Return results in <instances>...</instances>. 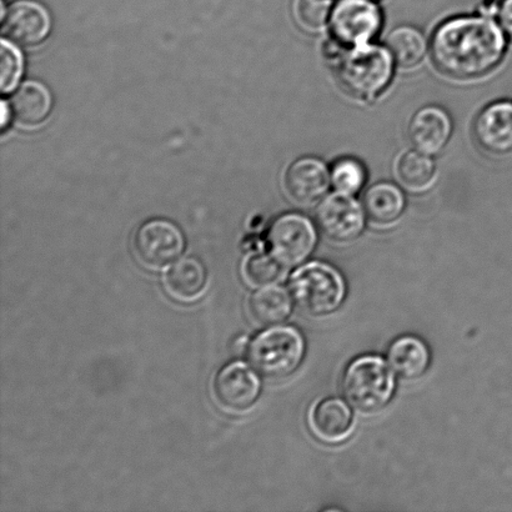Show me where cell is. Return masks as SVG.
<instances>
[{
	"label": "cell",
	"instance_id": "cell-3",
	"mask_svg": "<svg viewBox=\"0 0 512 512\" xmlns=\"http://www.w3.org/2000/svg\"><path fill=\"white\" fill-rule=\"evenodd\" d=\"M341 388L353 408L364 414L378 413L393 399L394 370L379 356H361L346 368Z\"/></svg>",
	"mask_w": 512,
	"mask_h": 512
},
{
	"label": "cell",
	"instance_id": "cell-20",
	"mask_svg": "<svg viewBox=\"0 0 512 512\" xmlns=\"http://www.w3.org/2000/svg\"><path fill=\"white\" fill-rule=\"evenodd\" d=\"M52 95L43 84L24 83L13 95L12 110L15 119L24 125H37L48 117Z\"/></svg>",
	"mask_w": 512,
	"mask_h": 512
},
{
	"label": "cell",
	"instance_id": "cell-1",
	"mask_svg": "<svg viewBox=\"0 0 512 512\" xmlns=\"http://www.w3.org/2000/svg\"><path fill=\"white\" fill-rule=\"evenodd\" d=\"M509 37L488 15H459L441 23L430 40L435 67L446 77L471 80L493 72L503 62Z\"/></svg>",
	"mask_w": 512,
	"mask_h": 512
},
{
	"label": "cell",
	"instance_id": "cell-17",
	"mask_svg": "<svg viewBox=\"0 0 512 512\" xmlns=\"http://www.w3.org/2000/svg\"><path fill=\"white\" fill-rule=\"evenodd\" d=\"M363 205L371 222L376 225H390L399 220L406 207L403 190L389 182H380L366 190Z\"/></svg>",
	"mask_w": 512,
	"mask_h": 512
},
{
	"label": "cell",
	"instance_id": "cell-9",
	"mask_svg": "<svg viewBox=\"0 0 512 512\" xmlns=\"http://www.w3.org/2000/svg\"><path fill=\"white\" fill-rule=\"evenodd\" d=\"M185 247L182 232L167 220H150L139 228L134 249L139 259L152 268H163L182 255Z\"/></svg>",
	"mask_w": 512,
	"mask_h": 512
},
{
	"label": "cell",
	"instance_id": "cell-2",
	"mask_svg": "<svg viewBox=\"0 0 512 512\" xmlns=\"http://www.w3.org/2000/svg\"><path fill=\"white\" fill-rule=\"evenodd\" d=\"M334 62L341 88L361 102H371L383 94L396 67L388 47L374 43L345 48Z\"/></svg>",
	"mask_w": 512,
	"mask_h": 512
},
{
	"label": "cell",
	"instance_id": "cell-14",
	"mask_svg": "<svg viewBox=\"0 0 512 512\" xmlns=\"http://www.w3.org/2000/svg\"><path fill=\"white\" fill-rule=\"evenodd\" d=\"M3 20L4 34L12 42L24 47L42 42L50 29L47 9L33 0H18L10 5Z\"/></svg>",
	"mask_w": 512,
	"mask_h": 512
},
{
	"label": "cell",
	"instance_id": "cell-18",
	"mask_svg": "<svg viewBox=\"0 0 512 512\" xmlns=\"http://www.w3.org/2000/svg\"><path fill=\"white\" fill-rule=\"evenodd\" d=\"M386 47L390 50L395 64L401 69L419 67L428 53V40L419 29L411 25H400L391 30L386 39Z\"/></svg>",
	"mask_w": 512,
	"mask_h": 512
},
{
	"label": "cell",
	"instance_id": "cell-7",
	"mask_svg": "<svg viewBox=\"0 0 512 512\" xmlns=\"http://www.w3.org/2000/svg\"><path fill=\"white\" fill-rule=\"evenodd\" d=\"M318 243L315 224L299 213L281 215L271 224L268 244L271 256L285 268L303 264Z\"/></svg>",
	"mask_w": 512,
	"mask_h": 512
},
{
	"label": "cell",
	"instance_id": "cell-11",
	"mask_svg": "<svg viewBox=\"0 0 512 512\" xmlns=\"http://www.w3.org/2000/svg\"><path fill=\"white\" fill-rule=\"evenodd\" d=\"M284 182L289 197L309 207L320 202L331 188L330 168L319 158L303 157L290 165Z\"/></svg>",
	"mask_w": 512,
	"mask_h": 512
},
{
	"label": "cell",
	"instance_id": "cell-29",
	"mask_svg": "<svg viewBox=\"0 0 512 512\" xmlns=\"http://www.w3.org/2000/svg\"><path fill=\"white\" fill-rule=\"evenodd\" d=\"M375 2H379V0H375Z\"/></svg>",
	"mask_w": 512,
	"mask_h": 512
},
{
	"label": "cell",
	"instance_id": "cell-4",
	"mask_svg": "<svg viewBox=\"0 0 512 512\" xmlns=\"http://www.w3.org/2000/svg\"><path fill=\"white\" fill-rule=\"evenodd\" d=\"M305 355L303 334L294 326H275L255 336L248 359L266 378H284L299 368Z\"/></svg>",
	"mask_w": 512,
	"mask_h": 512
},
{
	"label": "cell",
	"instance_id": "cell-27",
	"mask_svg": "<svg viewBox=\"0 0 512 512\" xmlns=\"http://www.w3.org/2000/svg\"><path fill=\"white\" fill-rule=\"evenodd\" d=\"M498 20L506 35L512 40V0L500 2Z\"/></svg>",
	"mask_w": 512,
	"mask_h": 512
},
{
	"label": "cell",
	"instance_id": "cell-25",
	"mask_svg": "<svg viewBox=\"0 0 512 512\" xmlns=\"http://www.w3.org/2000/svg\"><path fill=\"white\" fill-rule=\"evenodd\" d=\"M280 263L274 256L258 254L244 265V276L250 284L266 286L273 284L280 275Z\"/></svg>",
	"mask_w": 512,
	"mask_h": 512
},
{
	"label": "cell",
	"instance_id": "cell-6",
	"mask_svg": "<svg viewBox=\"0 0 512 512\" xmlns=\"http://www.w3.org/2000/svg\"><path fill=\"white\" fill-rule=\"evenodd\" d=\"M383 25V10L375 0H336L329 29L331 39L348 49L373 43Z\"/></svg>",
	"mask_w": 512,
	"mask_h": 512
},
{
	"label": "cell",
	"instance_id": "cell-23",
	"mask_svg": "<svg viewBox=\"0 0 512 512\" xmlns=\"http://www.w3.org/2000/svg\"><path fill=\"white\" fill-rule=\"evenodd\" d=\"M330 183L334 192L355 197L368 183V170L359 159L340 158L330 167Z\"/></svg>",
	"mask_w": 512,
	"mask_h": 512
},
{
	"label": "cell",
	"instance_id": "cell-22",
	"mask_svg": "<svg viewBox=\"0 0 512 512\" xmlns=\"http://www.w3.org/2000/svg\"><path fill=\"white\" fill-rule=\"evenodd\" d=\"M207 283V271L199 260L185 258L175 263L165 275L170 294L178 299L192 300L202 293Z\"/></svg>",
	"mask_w": 512,
	"mask_h": 512
},
{
	"label": "cell",
	"instance_id": "cell-5",
	"mask_svg": "<svg viewBox=\"0 0 512 512\" xmlns=\"http://www.w3.org/2000/svg\"><path fill=\"white\" fill-rule=\"evenodd\" d=\"M290 293L306 313L328 315L343 304L346 285L333 265L313 261L291 275Z\"/></svg>",
	"mask_w": 512,
	"mask_h": 512
},
{
	"label": "cell",
	"instance_id": "cell-28",
	"mask_svg": "<svg viewBox=\"0 0 512 512\" xmlns=\"http://www.w3.org/2000/svg\"><path fill=\"white\" fill-rule=\"evenodd\" d=\"M3 117H2V127H5L7 124V105L5 103L2 104Z\"/></svg>",
	"mask_w": 512,
	"mask_h": 512
},
{
	"label": "cell",
	"instance_id": "cell-16",
	"mask_svg": "<svg viewBox=\"0 0 512 512\" xmlns=\"http://www.w3.org/2000/svg\"><path fill=\"white\" fill-rule=\"evenodd\" d=\"M431 354L428 345L416 336L396 339L388 351V363L405 380H416L428 371Z\"/></svg>",
	"mask_w": 512,
	"mask_h": 512
},
{
	"label": "cell",
	"instance_id": "cell-24",
	"mask_svg": "<svg viewBox=\"0 0 512 512\" xmlns=\"http://www.w3.org/2000/svg\"><path fill=\"white\" fill-rule=\"evenodd\" d=\"M333 5L331 0H298L296 20L306 32L319 33L329 25Z\"/></svg>",
	"mask_w": 512,
	"mask_h": 512
},
{
	"label": "cell",
	"instance_id": "cell-10",
	"mask_svg": "<svg viewBox=\"0 0 512 512\" xmlns=\"http://www.w3.org/2000/svg\"><path fill=\"white\" fill-rule=\"evenodd\" d=\"M474 138L484 152L496 157L512 153V102L498 100L485 107L474 122Z\"/></svg>",
	"mask_w": 512,
	"mask_h": 512
},
{
	"label": "cell",
	"instance_id": "cell-15",
	"mask_svg": "<svg viewBox=\"0 0 512 512\" xmlns=\"http://www.w3.org/2000/svg\"><path fill=\"white\" fill-rule=\"evenodd\" d=\"M310 426L321 440L339 443L351 434L353 413L344 400L336 398L321 400L311 410Z\"/></svg>",
	"mask_w": 512,
	"mask_h": 512
},
{
	"label": "cell",
	"instance_id": "cell-26",
	"mask_svg": "<svg viewBox=\"0 0 512 512\" xmlns=\"http://www.w3.org/2000/svg\"><path fill=\"white\" fill-rule=\"evenodd\" d=\"M0 59H2V77H0V88L3 93H8L17 85L22 75V55L12 43L3 40L0 48Z\"/></svg>",
	"mask_w": 512,
	"mask_h": 512
},
{
	"label": "cell",
	"instance_id": "cell-19",
	"mask_svg": "<svg viewBox=\"0 0 512 512\" xmlns=\"http://www.w3.org/2000/svg\"><path fill=\"white\" fill-rule=\"evenodd\" d=\"M253 318L263 325L283 323L293 311V295L283 286L266 285L250 299Z\"/></svg>",
	"mask_w": 512,
	"mask_h": 512
},
{
	"label": "cell",
	"instance_id": "cell-13",
	"mask_svg": "<svg viewBox=\"0 0 512 512\" xmlns=\"http://www.w3.org/2000/svg\"><path fill=\"white\" fill-rule=\"evenodd\" d=\"M260 390L258 376L244 363L225 366L214 381L219 403L232 411L248 410L259 398Z\"/></svg>",
	"mask_w": 512,
	"mask_h": 512
},
{
	"label": "cell",
	"instance_id": "cell-21",
	"mask_svg": "<svg viewBox=\"0 0 512 512\" xmlns=\"http://www.w3.org/2000/svg\"><path fill=\"white\" fill-rule=\"evenodd\" d=\"M396 177L409 192L423 193L434 183L436 164L431 155L409 150L396 163Z\"/></svg>",
	"mask_w": 512,
	"mask_h": 512
},
{
	"label": "cell",
	"instance_id": "cell-12",
	"mask_svg": "<svg viewBox=\"0 0 512 512\" xmlns=\"http://www.w3.org/2000/svg\"><path fill=\"white\" fill-rule=\"evenodd\" d=\"M408 134L414 149L434 157L449 144L453 135V120L445 109L428 105L413 115Z\"/></svg>",
	"mask_w": 512,
	"mask_h": 512
},
{
	"label": "cell",
	"instance_id": "cell-8",
	"mask_svg": "<svg viewBox=\"0 0 512 512\" xmlns=\"http://www.w3.org/2000/svg\"><path fill=\"white\" fill-rule=\"evenodd\" d=\"M363 202L354 195L331 193L320 200L315 219L326 237L336 243H350L363 234L366 224Z\"/></svg>",
	"mask_w": 512,
	"mask_h": 512
}]
</instances>
